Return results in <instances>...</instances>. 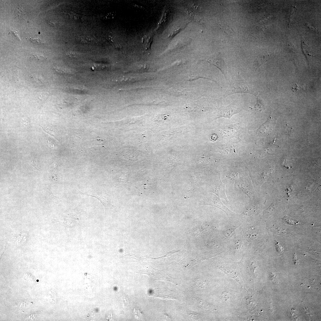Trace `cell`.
Listing matches in <instances>:
<instances>
[{
	"label": "cell",
	"mask_w": 321,
	"mask_h": 321,
	"mask_svg": "<svg viewBox=\"0 0 321 321\" xmlns=\"http://www.w3.org/2000/svg\"><path fill=\"white\" fill-rule=\"evenodd\" d=\"M204 204L215 207L224 212L228 216H234L236 214L221 202L219 197L216 195L211 194L205 198L203 201Z\"/></svg>",
	"instance_id": "1"
},
{
	"label": "cell",
	"mask_w": 321,
	"mask_h": 321,
	"mask_svg": "<svg viewBox=\"0 0 321 321\" xmlns=\"http://www.w3.org/2000/svg\"><path fill=\"white\" fill-rule=\"evenodd\" d=\"M231 90L226 96L237 93H249L256 96L258 92L251 88L248 84L243 82L241 80L236 81L232 86Z\"/></svg>",
	"instance_id": "2"
},
{
	"label": "cell",
	"mask_w": 321,
	"mask_h": 321,
	"mask_svg": "<svg viewBox=\"0 0 321 321\" xmlns=\"http://www.w3.org/2000/svg\"><path fill=\"white\" fill-rule=\"evenodd\" d=\"M224 137L229 139L235 138L240 139L239 136L244 131L239 123L224 126L220 130Z\"/></svg>",
	"instance_id": "3"
},
{
	"label": "cell",
	"mask_w": 321,
	"mask_h": 321,
	"mask_svg": "<svg viewBox=\"0 0 321 321\" xmlns=\"http://www.w3.org/2000/svg\"><path fill=\"white\" fill-rule=\"evenodd\" d=\"M205 61L207 62L210 64L215 65L219 69L227 79V67L223 56L221 53L217 52L212 55Z\"/></svg>",
	"instance_id": "4"
},
{
	"label": "cell",
	"mask_w": 321,
	"mask_h": 321,
	"mask_svg": "<svg viewBox=\"0 0 321 321\" xmlns=\"http://www.w3.org/2000/svg\"><path fill=\"white\" fill-rule=\"evenodd\" d=\"M103 189V193L102 195L100 196H95L90 194H88L84 193L80 191L78 189V192L81 195H85L87 196H90L94 197L98 199L103 205L105 210L109 208L111 205V197L110 195L108 194Z\"/></svg>",
	"instance_id": "5"
},
{
	"label": "cell",
	"mask_w": 321,
	"mask_h": 321,
	"mask_svg": "<svg viewBox=\"0 0 321 321\" xmlns=\"http://www.w3.org/2000/svg\"><path fill=\"white\" fill-rule=\"evenodd\" d=\"M240 111L231 105L224 106L221 109L219 117H223L230 119L233 115L239 113Z\"/></svg>",
	"instance_id": "6"
},
{
	"label": "cell",
	"mask_w": 321,
	"mask_h": 321,
	"mask_svg": "<svg viewBox=\"0 0 321 321\" xmlns=\"http://www.w3.org/2000/svg\"><path fill=\"white\" fill-rule=\"evenodd\" d=\"M187 11L191 18L197 22H200V17L197 6L191 5L187 9Z\"/></svg>",
	"instance_id": "7"
},
{
	"label": "cell",
	"mask_w": 321,
	"mask_h": 321,
	"mask_svg": "<svg viewBox=\"0 0 321 321\" xmlns=\"http://www.w3.org/2000/svg\"><path fill=\"white\" fill-rule=\"evenodd\" d=\"M282 219L289 224L293 225H297L299 223L298 221L292 219L287 216H284L282 218Z\"/></svg>",
	"instance_id": "8"
},
{
	"label": "cell",
	"mask_w": 321,
	"mask_h": 321,
	"mask_svg": "<svg viewBox=\"0 0 321 321\" xmlns=\"http://www.w3.org/2000/svg\"><path fill=\"white\" fill-rule=\"evenodd\" d=\"M32 79L34 81L37 83H41L42 82V79L41 77L38 75H35L32 77Z\"/></svg>",
	"instance_id": "9"
},
{
	"label": "cell",
	"mask_w": 321,
	"mask_h": 321,
	"mask_svg": "<svg viewBox=\"0 0 321 321\" xmlns=\"http://www.w3.org/2000/svg\"><path fill=\"white\" fill-rule=\"evenodd\" d=\"M47 22L48 23L52 26H55L58 25L59 23L57 21L52 20H48L47 21Z\"/></svg>",
	"instance_id": "10"
},
{
	"label": "cell",
	"mask_w": 321,
	"mask_h": 321,
	"mask_svg": "<svg viewBox=\"0 0 321 321\" xmlns=\"http://www.w3.org/2000/svg\"><path fill=\"white\" fill-rule=\"evenodd\" d=\"M67 54L71 57H75V56H77L78 55V54L75 52H72L71 51L68 52Z\"/></svg>",
	"instance_id": "11"
},
{
	"label": "cell",
	"mask_w": 321,
	"mask_h": 321,
	"mask_svg": "<svg viewBox=\"0 0 321 321\" xmlns=\"http://www.w3.org/2000/svg\"><path fill=\"white\" fill-rule=\"evenodd\" d=\"M295 12V8H293L292 9V11L291 12V14H290V15L289 16V21H290V20L291 19V18H292V17L293 16L292 15H293V14H294Z\"/></svg>",
	"instance_id": "12"
},
{
	"label": "cell",
	"mask_w": 321,
	"mask_h": 321,
	"mask_svg": "<svg viewBox=\"0 0 321 321\" xmlns=\"http://www.w3.org/2000/svg\"><path fill=\"white\" fill-rule=\"evenodd\" d=\"M31 40H35V41H36V42L37 41V40L36 38L33 39V38H32L31 39ZM37 40H38V41L40 42V43H42L43 42V41H42V40H40V39H37Z\"/></svg>",
	"instance_id": "13"
},
{
	"label": "cell",
	"mask_w": 321,
	"mask_h": 321,
	"mask_svg": "<svg viewBox=\"0 0 321 321\" xmlns=\"http://www.w3.org/2000/svg\"><path fill=\"white\" fill-rule=\"evenodd\" d=\"M23 121L24 122V124H25V125H27L29 124L28 119H24L23 120Z\"/></svg>",
	"instance_id": "14"
}]
</instances>
